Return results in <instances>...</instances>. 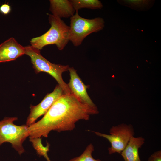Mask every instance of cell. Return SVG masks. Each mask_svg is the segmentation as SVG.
I'll list each match as a JSON object with an SVG mask.
<instances>
[{
  "label": "cell",
  "instance_id": "3957f363",
  "mask_svg": "<svg viewBox=\"0 0 161 161\" xmlns=\"http://www.w3.org/2000/svg\"><path fill=\"white\" fill-rule=\"evenodd\" d=\"M25 47V54L30 58L35 73L44 72L49 74L57 82L64 94H71L67 84L64 81L62 77L63 73L68 70L69 66L52 63L41 55L40 50L31 45Z\"/></svg>",
  "mask_w": 161,
  "mask_h": 161
},
{
  "label": "cell",
  "instance_id": "5b68a950",
  "mask_svg": "<svg viewBox=\"0 0 161 161\" xmlns=\"http://www.w3.org/2000/svg\"><path fill=\"white\" fill-rule=\"evenodd\" d=\"M17 120L16 117H5L0 121V146L5 142L9 143L21 155L25 151L22 144L29 137L28 126L15 124L14 122Z\"/></svg>",
  "mask_w": 161,
  "mask_h": 161
},
{
  "label": "cell",
  "instance_id": "5bb4252c",
  "mask_svg": "<svg viewBox=\"0 0 161 161\" xmlns=\"http://www.w3.org/2000/svg\"><path fill=\"white\" fill-rule=\"evenodd\" d=\"M29 140L32 143L38 155L43 156L47 161H51L47 154L49 151L50 144L49 143H47L45 146H44L42 143L41 137L29 138Z\"/></svg>",
  "mask_w": 161,
  "mask_h": 161
},
{
  "label": "cell",
  "instance_id": "7c38bea8",
  "mask_svg": "<svg viewBox=\"0 0 161 161\" xmlns=\"http://www.w3.org/2000/svg\"><path fill=\"white\" fill-rule=\"evenodd\" d=\"M117 1L122 5L138 10H145L150 8L154 2L152 0H119Z\"/></svg>",
  "mask_w": 161,
  "mask_h": 161
},
{
  "label": "cell",
  "instance_id": "277c9868",
  "mask_svg": "<svg viewBox=\"0 0 161 161\" xmlns=\"http://www.w3.org/2000/svg\"><path fill=\"white\" fill-rule=\"evenodd\" d=\"M104 19L101 17L87 19L80 16L78 11L70 17L69 41L75 47L80 45L88 35L102 30L104 27Z\"/></svg>",
  "mask_w": 161,
  "mask_h": 161
},
{
  "label": "cell",
  "instance_id": "9c48e42d",
  "mask_svg": "<svg viewBox=\"0 0 161 161\" xmlns=\"http://www.w3.org/2000/svg\"><path fill=\"white\" fill-rule=\"evenodd\" d=\"M25 47L11 37L0 44V63L16 60L25 54Z\"/></svg>",
  "mask_w": 161,
  "mask_h": 161
},
{
  "label": "cell",
  "instance_id": "7a4b0ae2",
  "mask_svg": "<svg viewBox=\"0 0 161 161\" xmlns=\"http://www.w3.org/2000/svg\"><path fill=\"white\" fill-rule=\"evenodd\" d=\"M48 15L50 29L41 35L31 39L30 45L41 50L46 45L55 44L58 49L62 50L70 41L69 26L61 18L52 14Z\"/></svg>",
  "mask_w": 161,
  "mask_h": 161
},
{
  "label": "cell",
  "instance_id": "8992f818",
  "mask_svg": "<svg viewBox=\"0 0 161 161\" xmlns=\"http://www.w3.org/2000/svg\"><path fill=\"white\" fill-rule=\"evenodd\" d=\"M90 131L97 136L105 138L110 142L111 146L108 148L109 154L116 153L121 154L135 134L132 125L123 123L112 126L109 130L110 135Z\"/></svg>",
  "mask_w": 161,
  "mask_h": 161
},
{
  "label": "cell",
  "instance_id": "ba28073f",
  "mask_svg": "<svg viewBox=\"0 0 161 161\" xmlns=\"http://www.w3.org/2000/svg\"><path fill=\"white\" fill-rule=\"evenodd\" d=\"M68 70L70 78L67 85L71 94L81 102L90 106L96 107L87 93V89L89 87V86L84 83L73 67H69Z\"/></svg>",
  "mask_w": 161,
  "mask_h": 161
},
{
  "label": "cell",
  "instance_id": "4fadbf2b",
  "mask_svg": "<svg viewBox=\"0 0 161 161\" xmlns=\"http://www.w3.org/2000/svg\"><path fill=\"white\" fill-rule=\"evenodd\" d=\"M75 11L82 8L100 9L103 7L102 3L98 0H70Z\"/></svg>",
  "mask_w": 161,
  "mask_h": 161
},
{
  "label": "cell",
  "instance_id": "2e32d148",
  "mask_svg": "<svg viewBox=\"0 0 161 161\" xmlns=\"http://www.w3.org/2000/svg\"><path fill=\"white\" fill-rule=\"evenodd\" d=\"M148 161H161V150L154 153L149 157Z\"/></svg>",
  "mask_w": 161,
  "mask_h": 161
},
{
  "label": "cell",
  "instance_id": "e0dca14e",
  "mask_svg": "<svg viewBox=\"0 0 161 161\" xmlns=\"http://www.w3.org/2000/svg\"><path fill=\"white\" fill-rule=\"evenodd\" d=\"M11 10V6L8 4H3L0 6V13L4 15L8 14Z\"/></svg>",
  "mask_w": 161,
  "mask_h": 161
},
{
  "label": "cell",
  "instance_id": "30bf717a",
  "mask_svg": "<svg viewBox=\"0 0 161 161\" xmlns=\"http://www.w3.org/2000/svg\"><path fill=\"white\" fill-rule=\"evenodd\" d=\"M49 10L52 15L61 18L71 17L75 12L70 0H50Z\"/></svg>",
  "mask_w": 161,
  "mask_h": 161
},
{
  "label": "cell",
  "instance_id": "9a60e30c",
  "mask_svg": "<svg viewBox=\"0 0 161 161\" xmlns=\"http://www.w3.org/2000/svg\"><path fill=\"white\" fill-rule=\"evenodd\" d=\"M94 151V146L91 143L87 146L80 156L72 158L69 161H101L99 159H95L93 157L92 153Z\"/></svg>",
  "mask_w": 161,
  "mask_h": 161
},
{
  "label": "cell",
  "instance_id": "6da1fadb",
  "mask_svg": "<svg viewBox=\"0 0 161 161\" xmlns=\"http://www.w3.org/2000/svg\"><path fill=\"white\" fill-rule=\"evenodd\" d=\"M98 113L96 107L80 101L72 94H64L52 104L42 118L28 126L29 138L47 137L52 131H71L76 122L88 120L90 115Z\"/></svg>",
  "mask_w": 161,
  "mask_h": 161
},
{
  "label": "cell",
  "instance_id": "8fae6325",
  "mask_svg": "<svg viewBox=\"0 0 161 161\" xmlns=\"http://www.w3.org/2000/svg\"><path fill=\"white\" fill-rule=\"evenodd\" d=\"M142 137H132L127 145L121 153L125 161H141L139 156V150L145 143Z\"/></svg>",
  "mask_w": 161,
  "mask_h": 161
},
{
  "label": "cell",
  "instance_id": "52a82bcc",
  "mask_svg": "<svg viewBox=\"0 0 161 161\" xmlns=\"http://www.w3.org/2000/svg\"><path fill=\"white\" fill-rule=\"evenodd\" d=\"M64 94L62 89L57 85L53 91L47 94L39 104L35 106L31 105L30 113L26 125L29 126L35 123L38 117L44 115L54 102Z\"/></svg>",
  "mask_w": 161,
  "mask_h": 161
}]
</instances>
